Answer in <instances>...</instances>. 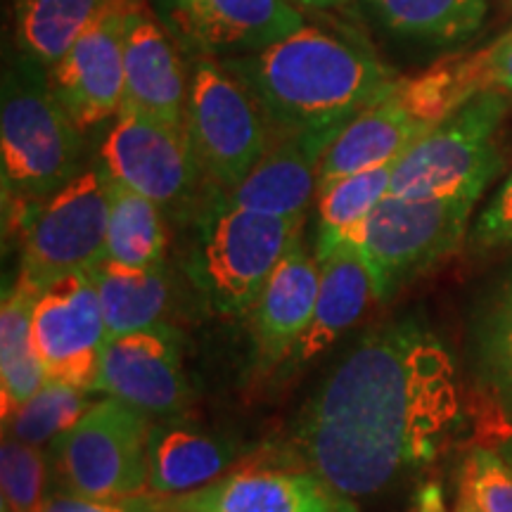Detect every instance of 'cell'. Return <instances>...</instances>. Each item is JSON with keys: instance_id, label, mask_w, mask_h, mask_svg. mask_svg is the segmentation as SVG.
<instances>
[{"instance_id": "1", "label": "cell", "mask_w": 512, "mask_h": 512, "mask_svg": "<svg viewBox=\"0 0 512 512\" xmlns=\"http://www.w3.org/2000/svg\"><path fill=\"white\" fill-rule=\"evenodd\" d=\"M460 420L456 363L415 320L368 332L294 427V458L342 496L366 498L430 465Z\"/></svg>"}, {"instance_id": "2", "label": "cell", "mask_w": 512, "mask_h": 512, "mask_svg": "<svg viewBox=\"0 0 512 512\" xmlns=\"http://www.w3.org/2000/svg\"><path fill=\"white\" fill-rule=\"evenodd\" d=\"M221 64L254 95L273 131L344 128L399 79L368 50L306 24Z\"/></svg>"}, {"instance_id": "3", "label": "cell", "mask_w": 512, "mask_h": 512, "mask_svg": "<svg viewBox=\"0 0 512 512\" xmlns=\"http://www.w3.org/2000/svg\"><path fill=\"white\" fill-rule=\"evenodd\" d=\"M83 131L48 83V69L19 57L3 79L0 174L12 223L81 174Z\"/></svg>"}, {"instance_id": "4", "label": "cell", "mask_w": 512, "mask_h": 512, "mask_svg": "<svg viewBox=\"0 0 512 512\" xmlns=\"http://www.w3.org/2000/svg\"><path fill=\"white\" fill-rule=\"evenodd\" d=\"M188 275L211 311L238 318L252 313L268 278L304 233V221L235 207L219 192L195 216Z\"/></svg>"}, {"instance_id": "5", "label": "cell", "mask_w": 512, "mask_h": 512, "mask_svg": "<svg viewBox=\"0 0 512 512\" xmlns=\"http://www.w3.org/2000/svg\"><path fill=\"white\" fill-rule=\"evenodd\" d=\"M510 107V93L486 91L427 131L394 164L389 195L403 200L470 195L479 200L503 169L501 126Z\"/></svg>"}, {"instance_id": "6", "label": "cell", "mask_w": 512, "mask_h": 512, "mask_svg": "<svg viewBox=\"0 0 512 512\" xmlns=\"http://www.w3.org/2000/svg\"><path fill=\"white\" fill-rule=\"evenodd\" d=\"M477 197L403 200L387 195L344 240L361 249L377 302H387L463 245Z\"/></svg>"}, {"instance_id": "7", "label": "cell", "mask_w": 512, "mask_h": 512, "mask_svg": "<svg viewBox=\"0 0 512 512\" xmlns=\"http://www.w3.org/2000/svg\"><path fill=\"white\" fill-rule=\"evenodd\" d=\"M110 204L112 178L95 164L31 207L17 223L22 233L17 283L38 294L64 275L102 264L107 259Z\"/></svg>"}, {"instance_id": "8", "label": "cell", "mask_w": 512, "mask_h": 512, "mask_svg": "<svg viewBox=\"0 0 512 512\" xmlns=\"http://www.w3.org/2000/svg\"><path fill=\"white\" fill-rule=\"evenodd\" d=\"M114 183L138 192L171 219H195L209 190L188 128L121 107L98 152Z\"/></svg>"}, {"instance_id": "9", "label": "cell", "mask_w": 512, "mask_h": 512, "mask_svg": "<svg viewBox=\"0 0 512 512\" xmlns=\"http://www.w3.org/2000/svg\"><path fill=\"white\" fill-rule=\"evenodd\" d=\"M152 420L117 399L95 401L69 432L48 446L60 491L128 498L147 494Z\"/></svg>"}, {"instance_id": "10", "label": "cell", "mask_w": 512, "mask_h": 512, "mask_svg": "<svg viewBox=\"0 0 512 512\" xmlns=\"http://www.w3.org/2000/svg\"><path fill=\"white\" fill-rule=\"evenodd\" d=\"M185 128L211 192H228L264 155L271 126L259 102L221 62L192 67Z\"/></svg>"}, {"instance_id": "11", "label": "cell", "mask_w": 512, "mask_h": 512, "mask_svg": "<svg viewBox=\"0 0 512 512\" xmlns=\"http://www.w3.org/2000/svg\"><path fill=\"white\" fill-rule=\"evenodd\" d=\"M31 330L50 382L95 392L107 325L93 271L69 273L43 287L36 294Z\"/></svg>"}, {"instance_id": "12", "label": "cell", "mask_w": 512, "mask_h": 512, "mask_svg": "<svg viewBox=\"0 0 512 512\" xmlns=\"http://www.w3.org/2000/svg\"><path fill=\"white\" fill-rule=\"evenodd\" d=\"M95 392L136 408L152 422L181 418L192 403L181 332L174 325L159 323L107 339Z\"/></svg>"}, {"instance_id": "13", "label": "cell", "mask_w": 512, "mask_h": 512, "mask_svg": "<svg viewBox=\"0 0 512 512\" xmlns=\"http://www.w3.org/2000/svg\"><path fill=\"white\" fill-rule=\"evenodd\" d=\"M136 5L140 3L107 12L48 69L50 88L81 131L117 117L124 105L126 24Z\"/></svg>"}, {"instance_id": "14", "label": "cell", "mask_w": 512, "mask_h": 512, "mask_svg": "<svg viewBox=\"0 0 512 512\" xmlns=\"http://www.w3.org/2000/svg\"><path fill=\"white\" fill-rule=\"evenodd\" d=\"M164 512H358L306 467H240L192 494L162 498Z\"/></svg>"}, {"instance_id": "15", "label": "cell", "mask_w": 512, "mask_h": 512, "mask_svg": "<svg viewBox=\"0 0 512 512\" xmlns=\"http://www.w3.org/2000/svg\"><path fill=\"white\" fill-rule=\"evenodd\" d=\"M342 128L328 131H273L254 169L233 190L219 192L235 207L306 221L318 197L320 164Z\"/></svg>"}, {"instance_id": "16", "label": "cell", "mask_w": 512, "mask_h": 512, "mask_svg": "<svg viewBox=\"0 0 512 512\" xmlns=\"http://www.w3.org/2000/svg\"><path fill=\"white\" fill-rule=\"evenodd\" d=\"M320 287V261L304 242H292L252 309L256 368H280L309 330Z\"/></svg>"}, {"instance_id": "17", "label": "cell", "mask_w": 512, "mask_h": 512, "mask_svg": "<svg viewBox=\"0 0 512 512\" xmlns=\"http://www.w3.org/2000/svg\"><path fill=\"white\" fill-rule=\"evenodd\" d=\"M320 287L309 330L283 363V373L292 375L311 366L332 344L354 328L368 306L377 302L373 273L354 242L342 240L320 256Z\"/></svg>"}, {"instance_id": "18", "label": "cell", "mask_w": 512, "mask_h": 512, "mask_svg": "<svg viewBox=\"0 0 512 512\" xmlns=\"http://www.w3.org/2000/svg\"><path fill=\"white\" fill-rule=\"evenodd\" d=\"M396 81L337 133L320 164L318 188L358 171L392 166L432 131L406 105L396 91Z\"/></svg>"}, {"instance_id": "19", "label": "cell", "mask_w": 512, "mask_h": 512, "mask_svg": "<svg viewBox=\"0 0 512 512\" xmlns=\"http://www.w3.org/2000/svg\"><path fill=\"white\" fill-rule=\"evenodd\" d=\"M240 458L238 441L195 422L183 418L152 422L147 494L159 498L192 494L228 475Z\"/></svg>"}, {"instance_id": "20", "label": "cell", "mask_w": 512, "mask_h": 512, "mask_svg": "<svg viewBox=\"0 0 512 512\" xmlns=\"http://www.w3.org/2000/svg\"><path fill=\"white\" fill-rule=\"evenodd\" d=\"M124 67L126 95L121 107L185 126L190 86L185 83L183 64L171 38L143 5H136L128 15Z\"/></svg>"}, {"instance_id": "21", "label": "cell", "mask_w": 512, "mask_h": 512, "mask_svg": "<svg viewBox=\"0 0 512 512\" xmlns=\"http://www.w3.org/2000/svg\"><path fill=\"white\" fill-rule=\"evenodd\" d=\"M181 12L190 36L219 53H256L304 27L292 0H192Z\"/></svg>"}, {"instance_id": "22", "label": "cell", "mask_w": 512, "mask_h": 512, "mask_svg": "<svg viewBox=\"0 0 512 512\" xmlns=\"http://www.w3.org/2000/svg\"><path fill=\"white\" fill-rule=\"evenodd\" d=\"M91 271L105 313L107 339L166 323L174 287L166 264L131 268L105 259Z\"/></svg>"}, {"instance_id": "23", "label": "cell", "mask_w": 512, "mask_h": 512, "mask_svg": "<svg viewBox=\"0 0 512 512\" xmlns=\"http://www.w3.org/2000/svg\"><path fill=\"white\" fill-rule=\"evenodd\" d=\"M128 3L140 0H15L19 50L50 69L98 19Z\"/></svg>"}, {"instance_id": "24", "label": "cell", "mask_w": 512, "mask_h": 512, "mask_svg": "<svg viewBox=\"0 0 512 512\" xmlns=\"http://www.w3.org/2000/svg\"><path fill=\"white\" fill-rule=\"evenodd\" d=\"M396 91L422 124L430 128L439 126L477 95L496 91L491 79L489 46L472 53L448 55L422 74L396 81Z\"/></svg>"}, {"instance_id": "25", "label": "cell", "mask_w": 512, "mask_h": 512, "mask_svg": "<svg viewBox=\"0 0 512 512\" xmlns=\"http://www.w3.org/2000/svg\"><path fill=\"white\" fill-rule=\"evenodd\" d=\"M392 34L432 48H453L479 34L489 0H363Z\"/></svg>"}, {"instance_id": "26", "label": "cell", "mask_w": 512, "mask_h": 512, "mask_svg": "<svg viewBox=\"0 0 512 512\" xmlns=\"http://www.w3.org/2000/svg\"><path fill=\"white\" fill-rule=\"evenodd\" d=\"M36 294L15 283L3 294L0 306V403L3 420L22 408L48 382L34 347Z\"/></svg>"}, {"instance_id": "27", "label": "cell", "mask_w": 512, "mask_h": 512, "mask_svg": "<svg viewBox=\"0 0 512 512\" xmlns=\"http://www.w3.org/2000/svg\"><path fill=\"white\" fill-rule=\"evenodd\" d=\"M166 219L169 216L155 202L112 181L107 261L131 268L166 264V252H169Z\"/></svg>"}, {"instance_id": "28", "label": "cell", "mask_w": 512, "mask_h": 512, "mask_svg": "<svg viewBox=\"0 0 512 512\" xmlns=\"http://www.w3.org/2000/svg\"><path fill=\"white\" fill-rule=\"evenodd\" d=\"M392 166L358 171L318 188V233L313 252L320 259L337 247L389 195Z\"/></svg>"}, {"instance_id": "29", "label": "cell", "mask_w": 512, "mask_h": 512, "mask_svg": "<svg viewBox=\"0 0 512 512\" xmlns=\"http://www.w3.org/2000/svg\"><path fill=\"white\" fill-rule=\"evenodd\" d=\"M475 366L482 387L512 418V271L494 287L477 316Z\"/></svg>"}, {"instance_id": "30", "label": "cell", "mask_w": 512, "mask_h": 512, "mask_svg": "<svg viewBox=\"0 0 512 512\" xmlns=\"http://www.w3.org/2000/svg\"><path fill=\"white\" fill-rule=\"evenodd\" d=\"M91 394L93 392L48 380L41 392L3 420V432L24 444L46 448L91 411L95 403Z\"/></svg>"}, {"instance_id": "31", "label": "cell", "mask_w": 512, "mask_h": 512, "mask_svg": "<svg viewBox=\"0 0 512 512\" xmlns=\"http://www.w3.org/2000/svg\"><path fill=\"white\" fill-rule=\"evenodd\" d=\"M53 465L46 448L3 432L0 444V512H43L50 501Z\"/></svg>"}, {"instance_id": "32", "label": "cell", "mask_w": 512, "mask_h": 512, "mask_svg": "<svg viewBox=\"0 0 512 512\" xmlns=\"http://www.w3.org/2000/svg\"><path fill=\"white\" fill-rule=\"evenodd\" d=\"M460 494L479 512H512V463L491 448H475L465 460Z\"/></svg>"}, {"instance_id": "33", "label": "cell", "mask_w": 512, "mask_h": 512, "mask_svg": "<svg viewBox=\"0 0 512 512\" xmlns=\"http://www.w3.org/2000/svg\"><path fill=\"white\" fill-rule=\"evenodd\" d=\"M472 247L496 249L512 245V174L486 204L475 228H472Z\"/></svg>"}, {"instance_id": "34", "label": "cell", "mask_w": 512, "mask_h": 512, "mask_svg": "<svg viewBox=\"0 0 512 512\" xmlns=\"http://www.w3.org/2000/svg\"><path fill=\"white\" fill-rule=\"evenodd\" d=\"M43 512H164L162 498L143 494L128 498H100V496H79L69 491H57Z\"/></svg>"}, {"instance_id": "35", "label": "cell", "mask_w": 512, "mask_h": 512, "mask_svg": "<svg viewBox=\"0 0 512 512\" xmlns=\"http://www.w3.org/2000/svg\"><path fill=\"white\" fill-rule=\"evenodd\" d=\"M489 64L496 91L512 95V29L489 43Z\"/></svg>"}, {"instance_id": "36", "label": "cell", "mask_w": 512, "mask_h": 512, "mask_svg": "<svg viewBox=\"0 0 512 512\" xmlns=\"http://www.w3.org/2000/svg\"><path fill=\"white\" fill-rule=\"evenodd\" d=\"M415 512H446L444 491L437 482H427L420 486L418 496H415Z\"/></svg>"}, {"instance_id": "37", "label": "cell", "mask_w": 512, "mask_h": 512, "mask_svg": "<svg viewBox=\"0 0 512 512\" xmlns=\"http://www.w3.org/2000/svg\"><path fill=\"white\" fill-rule=\"evenodd\" d=\"M297 5H304V8H313V10H328L335 8V5H342L344 0H294Z\"/></svg>"}, {"instance_id": "38", "label": "cell", "mask_w": 512, "mask_h": 512, "mask_svg": "<svg viewBox=\"0 0 512 512\" xmlns=\"http://www.w3.org/2000/svg\"><path fill=\"white\" fill-rule=\"evenodd\" d=\"M456 512H479L475 505H472L470 498H467L465 494L458 496V505H456Z\"/></svg>"}, {"instance_id": "39", "label": "cell", "mask_w": 512, "mask_h": 512, "mask_svg": "<svg viewBox=\"0 0 512 512\" xmlns=\"http://www.w3.org/2000/svg\"><path fill=\"white\" fill-rule=\"evenodd\" d=\"M192 0H178V5H181V8H185V5H190Z\"/></svg>"}, {"instance_id": "40", "label": "cell", "mask_w": 512, "mask_h": 512, "mask_svg": "<svg viewBox=\"0 0 512 512\" xmlns=\"http://www.w3.org/2000/svg\"><path fill=\"white\" fill-rule=\"evenodd\" d=\"M508 460L512 463V444H510V451H508Z\"/></svg>"}]
</instances>
